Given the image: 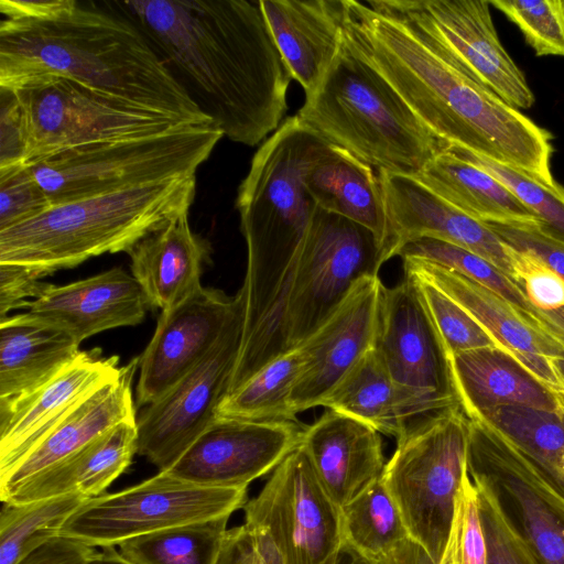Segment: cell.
<instances>
[{
    "label": "cell",
    "mask_w": 564,
    "mask_h": 564,
    "mask_svg": "<svg viewBox=\"0 0 564 564\" xmlns=\"http://www.w3.org/2000/svg\"><path fill=\"white\" fill-rule=\"evenodd\" d=\"M110 3L229 140L253 147L281 126L292 77L259 0Z\"/></svg>",
    "instance_id": "1"
},
{
    "label": "cell",
    "mask_w": 564,
    "mask_h": 564,
    "mask_svg": "<svg viewBox=\"0 0 564 564\" xmlns=\"http://www.w3.org/2000/svg\"><path fill=\"white\" fill-rule=\"evenodd\" d=\"M0 14L1 88L62 77L139 108L213 123L118 10L76 0H0Z\"/></svg>",
    "instance_id": "2"
},
{
    "label": "cell",
    "mask_w": 564,
    "mask_h": 564,
    "mask_svg": "<svg viewBox=\"0 0 564 564\" xmlns=\"http://www.w3.org/2000/svg\"><path fill=\"white\" fill-rule=\"evenodd\" d=\"M344 41L447 147L555 186L551 133L457 69L375 0H345Z\"/></svg>",
    "instance_id": "3"
},
{
    "label": "cell",
    "mask_w": 564,
    "mask_h": 564,
    "mask_svg": "<svg viewBox=\"0 0 564 564\" xmlns=\"http://www.w3.org/2000/svg\"><path fill=\"white\" fill-rule=\"evenodd\" d=\"M330 142L292 116L254 153L236 208L247 245L243 327L231 378L237 389L289 351L284 317L289 293L317 205L305 185Z\"/></svg>",
    "instance_id": "4"
},
{
    "label": "cell",
    "mask_w": 564,
    "mask_h": 564,
    "mask_svg": "<svg viewBox=\"0 0 564 564\" xmlns=\"http://www.w3.org/2000/svg\"><path fill=\"white\" fill-rule=\"evenodd\" d=\"M195 192L193 175L54 205L0 231V263L53 273L102 253L128 252L150 232L188 214Z\"/></svg>",
    "instance_id": "5"
},
{
    "label": "cell",
    "mask_w": 564,
    "mask_h": 564,
    "mask_svg": "<svg viewBox=\"0 0 564 564\" xmlns=\"http://www.w3.org/2000/svg\"><path fill=\"white\" fill-rule=\"evenodd\" d=\"M297 117L378 171L416 176L448 147L345 43Z\"/></svg>",
    "instance_id": "6"
},
{
    "label": "cell",
    "mask_w": 564,
    "mask_h": 564,
    "mask_svg": "<svg viewBox=\"0 0 564 564\" xmlns=\"http://www.w3.org/2000/svg\"><path fill=\"white\" fill-rule=\"evenodd\" d=\"M224 137L213 123L106 140L26 164L52 206L123 188L196 175Z\"/></svg>",
    "instance_id": "7"
},
{
    "label": "cell",
    "mask_w": 564,
    "mask_h": 564,
    "mask_svg": "<svg viewBox=\"0 0 564 564\" xmlns=\"http://www.w3.org/2000/svg\"><path fill=\"white\" fill-rule=\"evenodd\" d=\"M468 434V419L460 408L435 414L397 441L381 476L410 539L435 564L443 554L467 469Z\"/></svg>",
    "instance_id": "8"
},
{
    "label": "cell",
    "mask_w": 564,
    "mask_h": 564,
    "mask_svg": "<svg viewBox=\"0 0 564 564\" xmlns=\"http://www.w3.org/2000/svg\"><path fill=\"white\" fill-rule=\"evenodd\" d=\"M9 90L14 93L20 109L25 165L93 142L195 124L112 99L62 77H41Z\"/></svg>",
    "instance_id": "9"
},
{
    "label": "cell",
    "mask_w": 564,
    "mask_h": 564,
    "mask_svg": "<svg viewBox=\"0 0 564 564\" xmlns=\"http://www.w3.org/2000/svg\"><path fill=\"white\" fill-rule=\"evenodd\" d=\"M247 501V488L203 487L159 471L135 486L89 498L65 522L61 536L94 547L117 546L167 528L230 517Z\"/></svg>",
    "instance_id": "10"
},
{
    "label": "cell",
    "mask_w": 564,
    "mask_h": 564,
    "mask_svg": "<svg viewBox=\"0 0 564 564\" xmlns=\"http://www.w3.org/2000/svg\"><path fill=\"white\" fill-rule=\"evenodd\" d=\"M383 263L381 247L368 228L317 206L288 297L286 349L301 346L354 284L364 276L378 275Z\"/></svg>",
    "instance_id": "11"
},
{
    "label": "cell",
    "mask_w": 564,
    "mask_h": 564,
    "mask_svg": "<svg viewBox=\"0 0 564 564\" xmlns=\"http://www.w3.org/2000/svg\"><path fill=\"white\" fill-rule=\"evenodd\" d=\"M375 349L397 389L405 433L459 408L444 344L410 276L383 289Z\"/></svg>",
    "instance_id": "12"
},
{
    "label": "cell",
    "mask_w": 564,
    "mask_h": 564,
    "mask_svg": "<svg viewBox=\"0 0 564 564\" xmlns=\"http://www.w3.org/2000/svg\"><path fill=\"white\" fill-rule=\"evenodd\" d=\"M404 21L465 75L516 109L535 101L524 74L501 44L488 0H375Z\"/></svg>",
    "instance_id": "13"
},
{
    "label": "cell",
    "mask_w": 564,
    "mask_h": 564,
    "mask_svg": "<svg viewBox=\"0 0 564 564\" xmlns=\"http://www.w3.org/2000/svg\"><path fill=\"white\" fill-rule=\"evenodd\" d=\"M242 509L245 523L270 540L283 564H323L343 544L340 508L301 446L278 465Z\"/></svg>",
    "instance_id": "14"
},
{
    "label": "cell",
    "mask_w": 564,
    "mask_h": 564,
    "mask_svg": "<svg viewBox=\"0 0 564 564\" xmlns=\"http://www.w3.org/2000/svg\"><path fill=\"white\" fill-rule=\"evenodd\" d=\"M467 470L498 491L533 564H564V492L490 425L468 420Z\"/></svg>",
    "instance_id": "15"
},
{
    "label": "cell",
    "mask_w": 564,
    "mask_h": 564,
    "mask_svg": "<svg viewBox=\"0 0 564 564\" xmlns=\"http://www.w3.org/2000/svg\"><path fill=\"white\" fill-rule=\"evenodd\" d=\"M242 327L243 311L200 362L147 405L137 419V454L144 456L160 471L169 470L216 420L217 409L229 391Z\"/></svg>",
    "instance_id": "16"
},
{
    "label": "cell",
    "mask_w": 564,
    "mask_h": 564,
    "mask_svg": "<svg viewBox=\"0 0 564 564\" xmlns=\"http://www.w3.org/2000/svg\"><path fill=\"white\" fill-rule=\"evenodd\" d=\"M305 427L299 420L216 419L166 471L203 487L248 488L301 445Z\"/></svg>",
    "instance_id": "17"
},
{
    "label": "cell",
    "mask_w": 564,
    "mask_h": 564,
    "mask_svg": "<svg viewBox=\"0 0 564 564\" xmlns=\"http://www.w3.org/2000/svg\"><path fill=\"white\" fill-rule=\"evenodd\" d=\"M243 311L241 289L235 296L202 286L162 311L154 334L139 357L137 404L149 405L185 377L216 345Z\"/></svg>",
    "instance_id": "18"
},
{
    "label": "cell",
    "mask_w": 564,
    "mask_h": 564,
    "mask_svg": "<svg viewBox=\"0 0 564 564\" xmlns=\"http://www.w3.org/2000/svg\"><path fill=\"white\" fill-rule=\"evenodd\" d=\"M383 289L378 275L359 279L334 313L299 346L303 362L291 397L295 415L322 405L375 347Z\"/></svg>",
    "instance_id": "19"
},
{
    "label": "cell",
    "mask_w": 564,
    "mask_h": 564,
    "mask_svg": "<svg viewBox=\"0 0 564 564\" xmlns=\"http://www.w3.org/2000/svg\"><path fill=\"white\" fill-rule=\"evenodd\" d=\"M122 369L118 356L106 357L99 348L80 350L35 390L0 399V477L78 403L117 380Z\"/></svg>",
    "instance_id": "20"
},
{
    "label": "cell",
    "mask_w": 564,
    "mask_h": 564,
    "mask_svg": "<svg viewBox=\"0 0 564 564\" xmlns=\"http://www.w3.org/2000/svg\"><path fill=\"white\" fill-rule=\"evenodd\" d=\"M389 225L387 260L410 240H443L489 260L514 281L517 251L487 224L460 212L409 175L378 171Z\"/></svg>",
    "instance_id": "21"
},
{
    "label": "cell",
    "mask_w": 564,
    "mask_h": 564,
    "mask_svg": "<svg viewBox=\"0 0 564 564\" xmlns=\"http://www.w3.org/2000/svg\"><path fill=\"white\" fill-rule=\"evenodd\" d=\"M404 274L426 281L460 305L498 343L549 387L564 386L550 358L564 356V348L532 317L491 290L434 263L402 259Z\"/></svg>",
    "instance_id": "22"
},
{
    "label": "cell",
    "mask_w": 564,
    "mask_h": 564,
    "mask_svg": "<svg viewBox=\"0 0 564 564\" xmlns=\"http://www.w3.org/2000/svg\"><path fill=\"white\" fill-rule=\"evenodd\" d=\"M149 302L133 275L121 268L65 285H52L24 307L28 317L59 328L79 345L101 332L140 324Z\"/></svg>",
    "instance_id": "23"
},
{
    "label": "cell",
    "mask_w": 564,
    "mask_h": 564,
    "mask_svg": "<svg viewBox=\"0 0 564 564\" xmlns=\"http://www.w3.org/2000/svg\"><path fill=\"white\" fill-rule=\"evenodd\" d=\"M300 446L339 508L380 478L386 466L380 433L330 409L306 425Z\"/></svg>",
    "instance_id": "24"
},
{
    "label": "cell",
    "mask_w": 564,
    "mask_h": 564,
    "mask_svg": "<svg viewBox=\"0 0 564 564\" xmlns=\"http://www.w3.org/2000/svg\"><path fill=\"white\" fill-rule=\"evenodd\" d=\"M269 30L292 77L311 96L343 42L345 0H259Z\"/></svg>",
    "instance_id": "25"
},
{
    "label": "cell",
    "mask_w": 564,
    "mask_h": 564,
    "mask_svg": "<svg viewBox=\"0 0 564 564\" xmlns=\"http://www.w3.org/2000/svg\"><path fill=\"white\" fill-rule=\"evenodd\" d=\"M138 367L139 358L124 365L117 380L78 403L0 477L1 501L28 479L62 462L117 424L135 417L132 381Z\"/></svg>",
    "instance_id": "26"
},
{
    "label": "cell",
    "mask_w": 564,
    "mask_h": 564,
    "mask_svg": "<svg viewBox=\"0 0 564 564\" xmlns=\"http://www.w3.org/2000/svg\"><path fill=\"white\" fill-rule=\"evenodd\" d=\"M448 364L458 405L468 420L503 405L562 410L555 389L500 347L452 355Z\"/></svg>",
    "instance_id": "27"
},
{
    "label": "cell",
    "mask_w": 564,
    "mask_h": 564,
    "mask_svg": "<svg viewBox=\"0 0 564 564\" xmlns=\"http://www.w3.org/2000/svg\"><path fill=\"white\" fill-rule=\"evenodd\" d=\"M131 272L149 305L169 310L198 291L212 261V246L180 215L138 241L128 252Z\"/></svg>",
    "instance_id": "28"
},
{
    "label": "cell",
    "mask_w": 564,
    "mask_h": 564,
    "mask_svg": "<svg viewBox=\"0 0 564 564\" xmlns=\"http://www.w3.org/2000/svg\"><path fill=\"white\" fill-rule=\"evenodd\" d=\"M137 417L126 420L79 451L18 486L2 503L66 495L97 497L129 467L137 453Z\"/></svg>",
    "instance_id": "29"
},
{
    "label": "cell",
    "mask_w": 564,
    "mask_h": 564,
    "mask_svg": "<svg viewBox=\"0 0 564 564\" xmlns=\"http://www.w3.org/2000/svg\"><path fill=\"white\" fill-rule=\"evenodd\" d=\"M305 185L315 204L368 228L387 260L389 225L379 175L349 151L329 144L312 164Z\"/></svg>",
    "instance_id": "30"
},
{
    "label": "cell",
    "mask_w": 564,
    "mask_h": 564,
    "mask_svg": "<svg viewBox=\"0 0 564 564\" xmlns=\"http://www.w3.org/2000/svg\"><path fill=\"white\" fill-rule=\"evenodd\" d=\"M79 346L66 332L24 313L0 319V399L35 390L69 364Z\"/></svg>",
    "instance_id": "31"
},
{
    "label": "cell",
    "mask_w": 564,
    "mask_h": 564,
    "mask_svg": "<svg viewBox=\"0 0 564 564\" xmlns=\"http://www.w3.org/2000/svg\"><path fill=\"white\" fill-rule=\"evenodd\" d=\"M414 178L478 221L540 225L498 180L448 149L434 156Z\"/></svg>",
    "instance_id": "32"
},
{
    "label": "cell",
    "mask_w": 564,
    "mask_h": 564,
    "mask_svg": "<svg viewBox=\"0 0 564 564\" xmlns=\"http://www.w3.org/2000/svg\"><path fill=\"white\" fill-rule=\"evenodd\" d=\"M323 406L399 441L406 431L397 389L375 347L344 377Z\"/></svg>",
    "instance_id": "33"
},
{
    "label": "cell",
    "mask_w": 564,
    "mask_h": 564,
    "mask_svg": "<svg viewBox=\"0 0 564 564\" xmlns=\"http://www.w3.org/2000/svg\"><path fill=\"white\" fill-rule=\"evenodd\" d=\"M485 422L539 466L564 492V410L503 405Z\"/></svg>",
    "instance_id": "34"
},
{
    "label": "cell",
    "mask_w": 564,
    "mask_h": 564,
    "mask_svg": "<svg viewBox=\"0 0 564 564\" xmlns=\"http://www.w3.org/2000/svg\"><path fill=\"white\" fill-rule=\"evenodd\" d=\"M303 356L290 349L256 372L220 402L216 419L296 421L291 397L300 377Z\"/></svg>",
    "instance_id": "35"
},
{
    "label": "cell",
    "mask_w": 564,
    "mask_h": 564,
    "mask_svg": "<svg viewBox=\"0 0 564 564\" xmlns=\"http://www.w3.org/2000/svg\"><path fill=\"white\" fill-rule=\"evenodd\" d=\"M230 517L167 528L129 539L118 551L132 564H217Z\"/></svg>",
    "instance_id": "36"
},
{
    "label": "cell",
    "mask_w": 564,
    "mask_h": 564,
    "mask_svg": "<svg viewBox=\"0 0 564 564\" xmlns=\"http://www.w3.org/2000/svg\"><path fill=\"white\" fill-rule=\"evenodd\" d=\"M340 513L343 543L372 562L410 538L381 477L340 508Z\"/></svg>",
    "instance_id": "37"
},
{
    "label": "cell",
    "mask_w": 564,
    "mask_h": 564,
    "mask_svg": "<svg viewBox=\"0 0 564 564\" xmlns=\"http://www.w3.org/2000/svg\"><path fill=\"white\" fill-rule=\"evenodd\" d=\"M89 498L66 495L25 503H2L0 564H18L46 542L61 536L68 518Z\"/></svg>",
    "instance_id": "38"
},
{
    "label": "cell",
    "mask_w": 564,
    "mask_h": 564,
    "mask_svg": "<svg viewBox=\"0 0 564 564\" xmlns=\"http://www.w3.org/2000/svg\"><path fill=\"white\" fill-rule=\"evenodd\" d=\"M397 256L454 271L491 290L532 317L534 307L519 285L496 264L473 251L435 238L420 237L404 243Z\"/></svg>",
    "instance_id": "39"
},
{
    "label": "cell",
    "mask_w": 564,
    "mask_h": 564,
    "mask_svg": "<svg viewBox=\"0 0 564 564\" xmlns=\"http://www.w3.org/2000/svg\"><path fill=\"white\" fill-rule=\"evenodd\" d=\"M455 155L481 167L507 187L540 221L550 236L564 241V187L549 186L535 177L467 150L448 147Z\"/></svg>",
    "instance_id": "40"
},
{
    "label": "cell",
    "mask_w": 564,
    "mask_h": 564,
    "mask_svg": "<svg viewBox=\"0 0 564 564\" xmlns=\"http://www.w3.org/2000/svg\"><path fill=\"white\" fill-rule=\"evenodd\" d=\"M406 276L415 282L447 357L479 348L500 347L471 315L444 292L426 281Z\"/></svg>",
    "instance_id": "41"
},
{
    "label": "cell",
    "mask_w": 564,
    "mask_h": 564,
    "mask_svg": "<svg viewBox=\"0 0 564 564\" xmlns=\"http://www.w3.org/2000/svg\"><path fill=\"white\" fill-rule=\"evenodd\" d=\"M536 56H564V0H490Z\"/></svg>",
    "instance_id": "42"
},
{
    "label": "cell",
    "mask_w": 564,
    "mask_h": 564,
    "mask_svg": "<svg viewBox=\"0 0 564 564\" xmlns=\"http://www.w3.org/2000/svg\"><path fill=\"white\" fill-rule=\"evenodd\" d=\"M468 474L478 492L488 564H533L496 488L485 477L470 471Z\"/></svg>",
    "instance_id": "43"
},
{
    "label": "cell",
    "mask_w": 564,
    "mask_h": 564,
    "mask_svg": "<svg viewBox=\"0 0 564 564\" xmlns=\"http://www.w3.org/2000/svg\"><path fill=\"white\" fill-rule=\"evenodd\" d=\"M437 564H488L478 492L467 469L456 496L451 530Z\"/></svg>",
    "instance_id": "44"
},
{
    "label": "cell",
    "mask_w": 564,
    "mask_h": 564,
    "mask_svg": "<svg viewBox=\"0 0 564 564\" xmlns=\"http://www.w3.org/2000/svg\"><path fill=\"white\" fill-rule=\"evenodd\" d=\"M50 207L47 196L25 165L0 171V231Z\"/></svg>",
    "instance_id": "45"
},
{
    "label": "cell",
    "mask_w": 564,
    "mask_h": 564,
    "mask_svg": "<svg viewBox=\"0 0 564 564\" xmlns=\"http://www.w3.org/2000/svg\"><path fill=\"white\" fill-rule=\"evenodd\" d=\"M514 282L534 308H564V278L536 257L517 251Z\"/></svg>",
    "instance_id": "46"
},
{
    "label": "cell",
    "mask_w": 564,
    "mask_h": 564,
    "mask_svg": "<svg viewBox=\"0 0 564 564\" xmlns=\"http://www.w3.org/2000/svg\"><path fill=\"white\" fill-rule=\"evenodd\" d=\"M509 247L530 253L564 278V241L535 224H487Z\"/></svg>",
    "instance_id": "47"
},
{
    "label": "cell",
    "mask_w": 564,
    "mask_h": 564,
    "mask_svg": "<svg viewBox=\"0 0 564 564\" xmlns=\"http://www.w3.org/2000/svg\"><path fill=\"white\" fill-rule=\"evenodd\" d=\"M50 271L33 265L0 263V315L6 318L13 308L24 307L29 302L45 294L53 285L43 280Z\"/></svg>",
    "instance_id": "48"
},
{
    "label": "cell",
    "mask_w": 564,
    "mask_h": 564,
    "mask_svg": "<svg viewBox=\"0 0 564 564\" xmlns=\"http://www.w3.org/2000/svg\"><path fill=\"white\" fill-rule=\"evenodd\" d=\"M217 564H283L270 540L246 523L228 529Z\"/></svg>",
    "instance_id": "49"
},
{
    "label": "cell",
    "mask_w": 564,
    "mask_h": 564,
    "mask_svg": "<svg viewBox=\"0 0 564 564\" xmlns=\"http://www.w3.org/2000/svg\"><path fill=\"white\" fill-rule=\"evenodd\" d=\"M23 165L24 141L18 100L12 90L0 88V171Z\"/></svg>",
    "instance_id": "50"
},
{
    "label": "cell",
    "mask_w": 564,
    "mask_h": 564,
    "mask_svg": "<svg viewBox=\"0 0 564 564\" xmlns=\"http://www.w3.org/2000/svg\"><path fill=\"white\" fill-rule=\"evenodd\" d=\"M97 547L57 536L30 553L18 564H86Z\"/></svg>",
    "instance_id": "51"
},
{
    "label": "cell",
    "mask_w": 564,
    "mask_h": 564,
    "mask_svg": "<svg viewBox=\"0 0 564 564\" xmlns=\"http://www.w3.org/2000/svg\"><path fill=\"white\" fill-rule=\"evenodd\" d=\"M375 564H435L426 551L412 539H406Z\"/></svg>",
    "instance_id": "52"
},
{
    "label": "cell",
    "mask_w": 564,
    "mask_h": 564,
    "mask_svg": "<svg viewBox=\"0 0 564 564\" xmlns=\"http://www.w3.org/2000/svg\"><path fill=\"white\" fill-rule=\"evenodd\" d=\"M532 318L564 348V308L553 311L534 308Z\"/></svg>",
    "instance_id": "53"
},
{
    "label": "cell",
    "mask_w": 564,
    "mask_h": 564,
    "mask_svg": "<svg viewBox=\"0 0 564 564\" xmlns=\"http://www.w3.org/2000/svg\"><path fill=\"white\" fill-rule=\"evenodd\" d=\"M323 564H375V562L361 555L346 543H343Z\"/></svg>",
    "instance_id": "54"
},
{
    "label": "cell",
    "mask_w": 564,
    "mask_h": 564,
    "mask_svg": "<svg viewBox=\"0 0 564 564\" xmlns=\"http://www.w3.org/2000/svg\"><path fill=\"white\" fill-rule=\"evenodd\" d=\"M86 564H132L124 558L116 546H105L88 560Z\"/></svg>",
    "instance_id": "55"
},
{
    "label": "cell",
    "mask_w": 564,
    "mask_h": 564,
    "mask_svg": "<svg viewBox=\"0 0 564 564\" xmlns=\"http://www.w3.org/2000/svg\"><path fill=\"white\" fill-rule=\"evenodd\" d=\"M551 366L557 377L560 378L561 382L564 386V356H554L550 358Z\"/></svg>",
    "instance_id": "56"
},
{
    "label": "cell",
    "mask_w": 564,
    "mask_h": 564,
    "mask_svg": "<svg viewBox=\"0 0 564 564\" xmlns=\"http://www.w3.org/2000/svg\"><path fill=\"white\" fill-rule=\"evenodd\" d=\"M555 391H556L560 404H561L562 409L564 410V388L563 389H557Z\"/></svg>",
    "instance_id": "57"
}]
</instances>
